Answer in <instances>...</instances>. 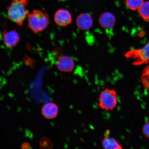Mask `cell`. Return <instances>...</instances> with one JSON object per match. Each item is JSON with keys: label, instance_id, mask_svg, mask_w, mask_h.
Segmentation results:
<instances>
[{"label": "cell", "instance_id": "1", "mask_svg": "<svg viewBox=\"0 0 149 149\" xmlns=\"http://www.w3.org/2000/svg\"><path fill=\"white\" fill-rule=\"evenodd\" d=\"M28 5V0H12L7 8L9 19L21 26L29 14Z\"/></svg>", "mask_w": 149, "mask_h": 149}, {"label": "cell", "instance_id": "2", "mask_svg": "<svg viewBox=\"0 0 149 149\" xmlns=\"http://www.w3.org/2000/svg\"><path fill=\"white\" fill-rule=\"evenodd\" d=\"M27 17L28 27L35 34L44 30L50 23L49 15L42 10H33Z\"/></svg>", "mask_w": 149, "mask_h": 149}, {"label": "cell", "instance_id": "3", "mask_svg": "<svg viewBox=\"0 0 149 149\" xmlns=\"http://www.w3.org/2000/svg\"><path fill=\"white\" fill-rule=\"evenodd\" d=\"M117 96V93L114 89L107 88L104 89L99 96V107L104 111L113 110L118 105Z\"/></svg>", "mask_w": 149, "mask_h": 149}, {"label": "cell", "instance_id": "4", "mask_svg": "<svg viewBox=\"0 0 149 149\" xmlns=\"http://www.w3.org/2000/svg\"><path fill=\"white\" fill-rule=\"evenodd\" d=\"M125 56L134 60L133 63L134 65L148 64L149 62V42L140 49L130 50L125 54Z\"/></svg>", "mask_w": 149, "mask_h": 149}, {"label": "cell", "instance_id": "5", "mask_svg": "<svg viewBox=\"0 0 149 149\" xmlns=\"http://www.w3.org/2000/svg\"><path fill=\"white\" fill-rule=\"evenodd\" d=\"M56 24L60 27H66L72 23V15L66 9H59L56 11L54 16Z\"/></svg>", "mask_w": 149, "mask_h": 149}, {"label": "cell", "instance_id": "6", "mask_svg": "<svg viewBox=\"0 0 149 149\" xmlns=\"http://www.w3.org/2000/svg\"><path fill=\"white\" fill-rule=\"evenodd\" d=\"M56 66L58 70L61 72H70L74 70L75 63L72 57L65 55L59 58L57 61Z\"/></svg>", "mask_w": 149, "mask_h": 149}, {"label": "cell", "instance_id": "7", "mask_svg": "<svg viewBox=\"0 0 149 149\" xmlns=\"http://www.w3.org/2000/svg\"><path fill=\"white\" fill-rule=\"evenodd\" d=\"M2 37L3 44L8 48L15 46L20 40L19 35L15 30L3 31Z\"/></svg>", "mask_w": 149, "mask_h": 149}, {"label": "cell", "instance_id": "8", "mask_svg": "<svg viewBox=\"0 0 149 149\" xmlns=\"http://www.w3.org/2000/svg\"><path fill=\"white\" fill-rule=\"evenodd\" d=\"M98 21L100 26L106 31L111 30L116 23L114 15L109 12L104 13L100 15Z\"/></svg>", "mask_w": 149, "mask_h": 149}, {"label": "cell", "instance_id": "9", "mask_svg": "<svg viewBox=\"0 0 149 149\" xmlns=\"http://www.w3.org/2000/svg\"><path fill=\"white\" fill-rule=\"evenodd\" d=\"M92 16L88 13H85L79 15L76 19V24L78 28L82 31L90 29L93 25Z\"/></svg>", "mask_w": 149, "mask_h": 149}, {"label": "cell", "instance_id": "10", "mask_svg": "<svg viewBox=\"0 0 149 149\" xmlns=\"http://www.w3.org/2000/svg\"><path fill=\"white\" fill-rule=\"evenodd\" d=\"M58 107L53 102H48L45 104L42 108V116L48 120L55 118L58 115Z\"/></svg>", "mask_w": 149, "mask_h": 149}, {"label": "cell", "instance_id": "11", "mask_svg": "<svg viewBox=\"0 0 149 149\" xmlns=\"http://www.w3.org/2000/svg\"><path fill=\"white\" fill-rule=\"evenodd\" d=\"M110 130H106L102 141V148L105 149H122L123 147L116 139L109 137Z\"/></svg>", "mask_w": 149, "mask_h": 149}, {"label": "cell", "instance_id": "12", "mask_svg": "<svg viewBox=\"0 0 149 149\" xmlns=\"http://www.w3.org/2000/svg\"><path fill=\"white\" fill-rule=\"evenodd\" d=\"M140 16L146 22L149 21V1L145 2L138 9Z\"/></svg>", "mask_w": 149, "mask_h": 149}, {"label": "cell", "instance_id": "13", "mask_svg": "<svg viewBox=\"0 0 149 149\" xmlns=\"http://www.w3.org/2000/svg\"><path fill=\"white\" fill-rule=\"evenodd\" d=\"M141 82L145 89L149 91V66L144 68L141 76Z\"/></svg>", "mask_w": 149, "mask_h": 149}, {"label": "cell", "instance_id": "14", "mask_svg": "<svg viewBox=\"0 0 149 149\" xmlns=\"http://www.w3.org/2000/svg\"><path fill=\"white\" fill-rule=\"evenodd\" d=\"M144 0H126L127 6L132 10L138 9L143 4Z\"/></svg>", "mask_w": 149, "mask_h": 149}, {"label": "cell", "instance_id": "15", "mask_svg": "<svg viewBox=\"0 0 149 149\" xmlns=\"http://www.w3.org/2000/svg\"><path fill=\"white\" fill-rule=\"evenodd\" d=\"M40 147L41 148H51L53 147V144L49 139L44 137L40 141Z\"/></svg>", "mask_w": 149, "mask_h": 149}, {"label": "cell", "instance_id": "16", "mask_svg": "<svg viewBox=\"0 0 149 149\" xmlns=\"http://www.w3.org/2000/svg\"><path fill=\"white\" fill-rule=\"evenodd\" d=\"M142 132L145 137L149 139V121L146 123L143 126Z\"/></svg>", "mask_w": 149, "mask_h": 149}, {"label": "cell", "instance_id": "17", "mask_svg": "<svg viewBox=\"0 0 149 149\" xmlns=\"http://www.w3.org/2000/svg\"><path fill=\"white\" fill-rule=\"evenodd\" d=\"M21 147L22 149H30L31 147L29 143L25 142L22 144Z\"/></svg>", "mask_w": 149, "mask_h": 149}]
</instances>
